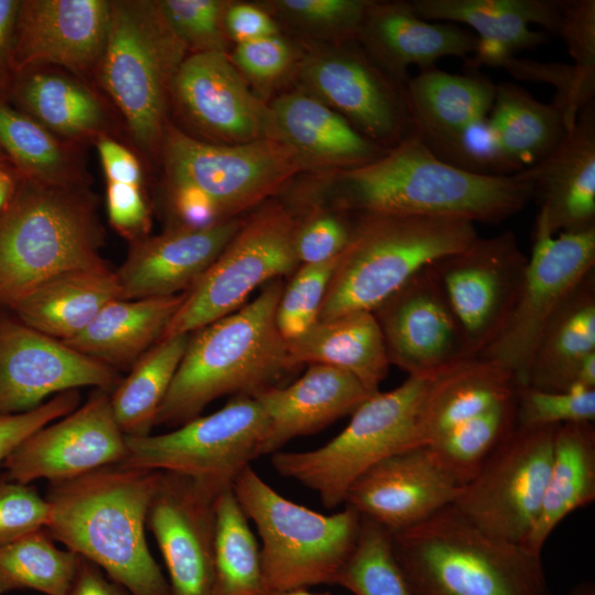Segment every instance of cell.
Masks as SVG:
<instances>
[{"label": "cell", "instance_id": "6da1fadb", "mask_svg": "<svg viewBox=\"0 0 595 595\" xmlns=\"http://www.w3.org/2000/svg\"><path fill=\"white\" fill-rule=\"evenodd\" d=\"M161 472L123 464L48 485L45 527L54 541L98 565L131 595H171L145 539Z\"/></svg>", "mask_w": 595, "mask_h": 595}, {"label": "cell", "instance_id": "7a4b0ae2", "mask_svg": "<svg viewBox=\"0 0 595 595\" xmlns=\"http://www.w3.org/2000/svg\"><path fill=\"white\" fill-rule=\"evenodd\" d=\"M338 203L357 214L429 216L499 223L532 199L531 183L515 174H483L450 164L421 139L336 175Z\"/></svg>", "mask_w": 595, "mask_h": 595}, {"label": "cell", "instance_id": "3957f363", "mask_svg": "<svg viewBox=\"0 0 595 595\" xmlns=\"http://www.w3.org/2000/svg\"><path fill=\"white\" fill-rule=\"evenodd\" d=\"M282 290L273 280L251 302L190 334L155 425L177 428L215 399L252 397L300 367L275 323Z\"/></svg>", "mask_w": 595, "mask_h": 595}, {"label": "cell", "instance_id": "277c9868", "mask_svg": "<svg viewBox=\"0 0 595 595\" xmlns=\"http://www.w3.org/2000/svg\"><path fill=\"white\" fill-rule=\"evenodd\" d=\"M90 186L19 178L0 214V310L61 273L107 267Z\"/></svg>", "mask_w": 595, "mask_h": 595}, {"label": "cell", "instance_id": "5b68a950", "mask_svg": "<svg viewBox=\"0 0 595 595\" xmlns=\"http://www.w3.org/2000/svg\"><path fill=\"white\" fill-rule=\"evenodd\" d=\"M391 538L412 595H550L540 553L485 533L452 505Z\"/></svg>", "mask_w": 595, "mask_h": 595}, {"label": "cell", "instance_id": "8992f818", "mask_svg": "<svg viewBox=\"0 0 595 595\" xmlns=\"http://www.w3.org/2000/svg\"><path fill=\"white\" fill-rule=\"evenodd\" d=\"M187 48L156 0H111L110 22L93 83L107 97L132 149L159 159L172 89Z\"/></svg>", "mask_w": 595, "mask_h": 595}, {"label": "cell", "instance_id": "52a82bcc", "mask_svg": "<svg viewBox=\"0 0 595 595\" xmlns=\"http://www.w3.org/2000/svg\"><path fill=\"white\" fill-rule=\"evenodd\" d=\"M358 216L328 284L318 320L374 312L418 272L463 250L478 237L475 224L465 219Z\"/></svg>", "mask_w": 595, "mask_h": 595}, {"label": "cell", "instance_id": "ba28073f", "mask_svg": "<svg viewBox=\"0 0 595 595\" xmlns=\"http://www.w3.org/2000/svg\"><path fill=\"white\" fill-rule=\"evenodd\" d=\"M234 493L260 537L267 591L336 584L359 534L361 516L345 505L323 515L273 489L251 467L235 480Z\"/></svg>", "mask_w": 595, "mask_h": 595}, {"label": "cell", "instance_id": "9c48e42d", "mask_svg": "<svg viewBox=\"0 0 595 595\" xmlns=\"http://www.w3.org/2000/svg\"><path fill=\"white\" fill-rule=\"evenodd\" d=\"M436 376H409L392 390L377 391L326 444L310 451L273 453V468L314 490L326 508L345 504L350 486L370 467L392 454L420 446L421 415Z\"/></svg>", "mask_w": 595, "mask_h": 595}, {"label": "cell", "instance_id": "30bf717a", "mask_svg": "<svg viewBox=\"0 0 595 595\" xmlns=\"http://www.w3.org/2000/svg\"><path fill=\"white\" fill-rule=\"evenodd\" d=\"M159 159L167 187H186L198 193L219 220L236 217L311 166L278 139L236 144L208 142L170 121L163 131Z\"/></svg>", "mask_w": 595, "mask_h": 595}, {"label": "cell", "instance_id": "8fae6325", "mask_svg": "<svg viewBox=\"0 0 595 595\" xmlns=\"http://www.w3.org/2000/svg\"><path fill=\"white\" fill-rule=\"evenodd\" d=\"M267 432L268 419L258 401L238 396L173 431L126 436L127 455L120 464L182 475L218 496L263 455Z\"/></svg>", "mask_w": 595, "mask_h": 595}, {"label": "cell", "instance_id": "7c38bea8", "mask_svg": "<svg viewBox=\"0 0 595 595\" xmlns=\"http://www.w3.org/2000/svg\"><path fill=\"white\" fill-rule=\"evenodd\" d=\"M298 225L277 204L242 220L220 255L185 292L161 339L191 334L241 307L256 288L293 273L300 264L294 248Z\"/></svg>", "mask_w": 595, "mask_h": 595}, {"label": "cell", "instance_id": "4fadbf2b", "mask_svg": "<svg viewBox=\"0 0 595 595\" xmlns=\"http://www.w3.org/2000/svg\"><path fill=\"white\" fill-rule=\"evenodd\" d=\"M595 228L551 235L534 229V242L512 310L494 340L477 356L510 372L524 387L539 339L560 306L594 271Z\"/></svg>", "mask_w": 595, "mask_h": 595}, {"label": "cell", "instance_id": "5bb4252c", "mask_svg": "<svg viewBox=\"0 0 595 595\" xmlns=\"http://www.w3.org/2000/svg\"><path fill=\"white\" fill-rule=\"evenodd\" d=\"M558 426H516L452 506L485 533L523 544L540 512Z\"/></svg>", "mask_w": 595, "mask_h": 595}, {"label": "cell", "instance_id": "9a60e30c", "mask_svg": "<svg viewBox=\"0 0 595 595\" xmlns=\"http://www.w3.org/2000/svg\"><path fill=\"white\" fill-rule=\"evenodd\" d=\"M528 258L515 234L477 237L430 268L466 342L478 356L497 336L518 295Z\"/></svg>", "mask_w": 595, "mask_h": 595}, {"label": "cell", "instance_id": "2e32d148", "mask_svg": "<svg viewBox=\"0 0 595 595\" xmlns=\"http://www.w3.org/2000/svg\"><path fill=\"white\" fill-rule=\"evenodd\" d=\"M303 78L327 106L378 145L390 150L421 139L405 86L366 52L339 48L316 55L305 63Z\"/></svg>", "mask_w": 595, "mask_h": 595}, {"label": "cell", "instance_id": "e0dca14e", "mask_svg": "<svg viewBox=\"0 0 595 595\" xmlns=\"http://www.w3.org/2000/svg\"><path fill=\"white\" fill-rule=\"evenodd\" d=\"M126 455V435L115 420L110 392L96 389L74 411L24 439L4 459L3 476L21 484L58 483L120 464Z\"/></svg>", "mask_w": 595, "mask_h": 595}, {"label": "cell", "instance_id": "ac0fdd59", "mask_svg": "<svg viewBox=\"0 0 595 595\" xmlns=\"http://www.w3.org/2000/svg\"><path fill=\"white\" fill-rule=\"evenodd\" d=\"M121 379L117 369L0 314V415L32 410L47 397L82 387L111 392Z\"/></svg>", "mask_w": 595, "mask_h": 595}, {"label": "cell", "instance_id": "d6986e66", "mask_svg": "<svg viewBox=\"0 0 595 595\" xmlns=\"http://www.w3.org/2000/svg\"><path fill=\"white\" fill-rule=\"evenodd\" d=\"M372 313L390 365L409 376L439 375L476 357L430 266Z\"/></svg>", "mask_w": 595, "mask_h": 595}, {"label": "cell", "instance_id": "ffe728a7", "mask_svg": "<svg viewBox=\"0 0 595 595\" xmlns=\"http://www.w3.org/2000/svg\"><path fill=\"white\" fill-rule=\"evenodd\" d=\"M172 101L185 121L215 141L274 138L272 115L224 52L193 53L174 79Z\"/></svg>", "mask_w": 595, "mask_h": 595}, {"label": "cell", "instance_id": "44dd1931", "mask_svg": "<svg viewBox=\"0 0 595 595\" xmlns=\"http://www.w3.org/2000/svg\"><path fill=\"white\" fill-rule=\"evenodd\" d=\"M217 497L188 477L161 472L147 528L164 559L171 595H212Z\"/></svg>", "mask_w": 595, "mask_h": 595}, {"label": "cell", "instance_id": "7402d4cb", "mask_svg": "<svg viewBox=\"0 0 595 595\" xmlns=\"http://www.w3.org/2000/svg\"><path fill=\"white\" fill-rule=\"evenodd\" d=\"M110 12L111 0H20L14 72L54 66L93 82Z\"/></svg>", "mask_w": 595, "mask_h": 595}, {"label": "cell", "instance_id": "603a6c76", "mask_svg": "<svg viewBox=\"0 0 595 595\" xmlns=\"http://www.w3.org/2000/svg\"><path fill=\"white\" fill-rule=\"evenodd\" d=\"M462 487L422 445L370 467L350 486L345 505L394 533L453 505Z\"/></svg>", "mask_w": 595, "mask_h": 595}, {"label": "cell", "instance_id": "cb8c5ba5", "mask_svg": "<svg viewBox=\"0 0 595 595\" xmlns=\"http://www.w3.org/2000/svg\"><path fill=\"white\" fill-rule=\"evenodd\" d=\"M238 217L205 227L174 225L162 234L130 244L115 271L121 299L134 300L188 291L241 226Z\"/></svg>", "mask_w": 595, "mask_h": 595}, {"label": "cell", "instance_id": "d4e9b609", "mask_svg": "<svg viewBox=\"0 0 595 595\" xmlns=\"http://www.w3.org/2000/svg\"><path fill=\"white\" fill-rule=\"evenodd\" d=\"M517 173L532 184L539 204L534 229L556 235L595 228V100L553 151Z\"/></svg>", "mask_w": 595, "mask_h": 595}, {"label": "cell", "instance_id": "484cf974", "mask_svg": "<svg viewBox=\"0 0 595 595\" xmlns=\"http://www.w3.org/2000/svg\"><path fill=\"white\" fill-rule=\"evenodd\" d=\"M405 90L423 143L441 160L467 170V138L487 121L496 84L477 68L453 74L434 66L410 77Z\"/></svg>", "mask_w": 595, "mask_h": 595}, {"label": "cell", "instance_id": "4316f807", "mask_svg": "<svg viewBox=\"0 0 595 595\" xmlns=\"http://www.w3.org/2000/svg\"><path fill=\"white\" fill-rule=\"evenodd\" d=\"M7 99L58 138L83 148L105 136L119 139L123 132L118 113L100 89L60 67L17 72Z\"/></svg>", "mask_w": 595, "mask_h": 595}, {"label": "cell", "instance_id": "83f0119b", "mask_svg": "<svg viewBox=\"0 0 595 595\" xmlns=\"http://www.w3.org/2000/svg\"><path fill=\"white\" fill-rule=\"evenodd\" d=\"M356 37L364 43L369 57L404 86L410 79V65L425 69L447 56L467 63L479 46L474 32L450 22L424 20L409 2L372 1Z\"/></svg>", "mask_w": 595, "mask_h": 595}, {"label": "cell", "instance_id": "f1b7e54d", "mask_svg": "<svg viewBox=\"0 0 595 595\" xmlns=\"http://www.w3.org/2000/svg\"><path fill=\"white\" fill-rule=\"evenodd\" d=\"M409 3L424 20L464 23L473 29L479 46L467 65L477 68L482 64L497 67L504 58L544 43L548 34L533 31L530 24L556 35L563 0H414Z\"/></svg>", "mask_w": 595, "mask_h": 595}, {"label": "cell", "instance_id": "f546056e", "mask_svg": "<svg viewBox=\"0 0 595 595\" xmlns=\"http://www.w3.org/2000/svg\"><path fill=\"white\" fill-rule=\"evenodd\" d=\"M376 393V392H375ZM371 394L349 372L321 364L288 387H269L252 396L268 419L263 455L351 414Z\"/></svg>", "mask_w": 595, "mask_h": 595}, {"label": "cell", "instance_id": "4dcf8cb0", "mask_svg": "<svg viewBox=\"0 0 595 595\" xmlns=\"http://www.w3.org/2000/svg\"><path fill=\"white\" fill-rule=\"evenodd\" d=\"M270 110L274 138L293 148L310 165L348 170L370 163L388 151L311 95H283Z\"/></svg>", "mask_w": 595, "mask_h": 595}, {"label": "cell", "instance_id": "1f68e13d", "mask_svg": "<svg viewBox=\"0 0 595 595\" xmlns=\"http://www.w3.org/2000/svg\"><path fill=\"white\" fill-rule=\"evenodd\" d=\"M121 299L115 271L72 270L43 282L8 311L26 326L57 340L77 336L109 302Z\"/></svg>", "mask_w": 595, "mask_h": 595}, {"label": "cell", "instance_id": "d6a6232c", "mask_svg": "<svg viewBox=\"0 0 595 595\" xmlns=\"http://www.w3.org/2000/svg\"><path fill=\"white\" fill-rule=\"evenodd\" d=\"M185 292L175 295L109 302L74 338L73 349L115 369L132 367L164 334Z\"/></svg>", "mask_w": 595, "mask_h": 595}, {"label": "cell", "instance_id": "836d02e7", "mask_svg": "<svg viewBox=\"0 0 595 595\" xmlns=\"http://www.w3.org/2000/svg\"><path fill=\"white\" fill-rule=\"evenodd\" d=\"M288 345L299 366L321 364L345 370L371 393L379 391L389 371L383 336L372 312L318 320Z\"/></svg>", "mask_w": 595, "mask_h": 595}, {"label": "cell", "instance_id": "e575fe53", "mask_svg": "<svg viewBox=\"0 0 595 595\" xmlns=\"http://www.w3.org/2000/svg\"><path fill=\"white\" fill-rule=\"evenodd\" d=\"M487 126L501 174H515L537 164L556 148L567 131L561 111L553 104L537 100L510 82L496 84Z\"/></svg>", "mask_w": 595, "mask_h": 595}, {"label": "cell", "instance_id": "d590c367", "mask_svg": "<svg viewBox=\"0 0 595 595\" xmlns=\"http://www.w3.org/2000/svg\"><path fill=\"white\" fill-rule=\"evenodd\" d=\"M513 376L480 357L437 375L429 390L419 429V445H429L444 432L516 398Z\"/></svg>", "mask_w": 595, "mask_h": 595}, {"label": "cell", "instance_id": "8d00e7d4", "mask_svg": "<svg viewBox=\"0 0 595 595\" xmlns=\"http://www.w3.org/2000/svg\"><path fill=\"white\" fill-rule=\"evenodd\" d=\"M595 500L594 422L559 425L539 516L523 545L540 553L570 513Z\"/></svg>", "mask_w": 595, "mask_h": 595}, {"label": "cell", "instance_id": "74e56055", "mask_svg": "<svg viewBox=\"0 0 595 595\" xmlns=\"http://www.w3.org/2000/svg\"><path fill=\"white\" fill-rule=\"evenodd\" d=\"M593 353L594 271L572 292L545 326L533 353L526 386L544 391L570 390L574 387L580 365Z\"/></svg>", "mask_w": 595, "mask_h": 595}, {"label": "cell", "instance_id": "f35d334b", "mask_svg": "<svg viewBox=\"0 0 595 595\" xmlns=\"http://www.w3.org/2000/svg\"><path fill=\"white\" fill-rule=\"evenodd\" d=\"M0 150L20 178L58 186H90L84 148L67 142L0 98Z\"/></svg>", "mask_w": 595, "mask_h": 595}, {"label": "cell", "instance_id": "ab89813d", "mask_svg": "<svg viewBox=\"0 0 595 595\" xmlns=\"http://www.w3.org/2000/svg\"><path fill=\"white\" fill-rule=\"evenodd\" d=\"M190 334L162 338L148 349L110 392L112 413L126 436L151 434Z\"/></svg>", "mask_w": 595, "mask_h": 595}, {"label": "cell", "instance_id": "60d3db41", "mask_svg": "<svg viewBox=\"0 0 595 595\" xmlns=\"http://www.w3.org/2000/svg\"><path fill=\"white\" fill-rule=\"evenodd\" d=\"M212 595H263L260 547L232 488L215 501Z\"/></svg>", "mask_w": 595, "mask_h": 595}, {"label": "cell", "instance_id": "b9f144b4", "mask_svg": "<svg viewBox=\"0 0 595 595\" xmlns=\"http://www.w3.org/2000/svg\"><path fill=\"white\" fill-rule=\"evenodd\" d=\"M54 542L43 528L0 545V594L66 595L80 556Z\"/></svg>", "mask_w": 595, "mask_h": 595}, {"label": "cell", "instance_id": "7bdbcfd3", "mask_svg": "<svg viewBox=\"0 0 595 595\" xmlns=\"http://www.w3.org/2000/svg\"><path fill=\"white\" fill-rule=\"evenodd\" d=\"M106 182V208L111 227L130 244L149 236L151 212L139 154L115 137L94 144Z\"/></svg>", "mask_w": 595, "mask_h": 595}, {"label": "cell", "instance_id": "ee69618b", "mask_svg": "<svg viewBox=\"0 0 595 595\" xmlns=\"http://www.w3.org/2000/svg\"><path fill=\"white\" fill-rule=\"evenodd\" d=\"M515 428L516 398L455 425L424 446L464 486Z\"/></svg>", "mask_w": 595, "mask_h": 595}, {"label": "cell", "instance_id": "f6af8a7d", "mask_svg": "<svg viewBox=\"0 0 595 595\" xmlns=\"http://www.w3.org/2000/svg\"><path fill=\"white\" fill-rule=\"evenodd\" d=\"M336 584L354 595H412L394 556L391 532L365 517Z\"/></svg>", "mask_w": 595, "mask_h": 595}, {"label": "cell", "instance_id": "bcb514c9", "mask_svg": "<svg viewBox=\"0 0 595 595\" xmlns=\"http://www.w3.org/2000/svg\"><path fill=\"white\" fill-rule=\"evenodd\" d=\"M340 253L321 263L302 264L286 286H283L275 313L282 337L289 342L309 331L318 320L320 311L338 264Z\"/></svg>", "mask_w": 595, "mask_h": 595}, {"label": "cell", "instance_id": "7dc6e473", "mask_svg": "<svg viewBox=\"0 0 595 595\" xmlns=\"http://www.w3.org/2000/svg\"><path fill=\"white\" fill-rule=\"evenodd\" d=\"M595 421V390L573 387L544 391L519 387L516 394V426L545 428Z\"/></svg>", "mask_w": 595, "mask_h": 595}, {"label": "cell", "instance_id": "c3c4849f", "mask_svg": "<svg viewBox=\"0 0 595 595\" xmlns=\"http://www.w3.org/2000/svg\"><path fill=\"white\" fill-rule=\"evenodd\" d=\"M172 31L193 53L225 52V14L221 0H159Z\"/></svg>", "mask_w": 595, "mask_h": 595}, {"label": "cell", "instance_id": "681fc988", "mask_svg": "<svg viewBox=\"0 0 595 595\" xmlns=\"http://www.w3.org/2000/svg\"><path fill=\"white\" fill-rule=\"evenodd\" d=\"M556 35L574 61L576 95L583 108L595 100V0H563Z\"/></svg>", "mask_w": 595, "mask_h": 595}, {"label": "cell", "instance_id": "f907efd6", "mask_svg": "<svg viewBox=\"0 0 595 595\" xmlns=\"http://www.w3.org/2000/svg\"><path fill=\"white\" fill-rule=\"evenodd\" d=\"M372 1L280 0L274 6L288 19L343 39L356 37Z\"/></svg>", "mask_w": 595, "mask_h": 595}, {"label": "cell", "instance_id": "816d5d0a", "mask_svg": "<svg viewBox=\"0 0 595 595\" xmlns=\"http://www.w3.org/2000/svg\"><path fill=\"white\" fill-rule=\"evenodd\" d=\"M50 506L36 488L0 477V545L46 527Z\"/></svg>", "mask_w": 595, "mask_h": 595}, {"label": "cell", "instance_id": "f5cc1de1", "mask_svg": "<svg viewBox=\"0 0 595 595\" xmlns=\"http://www.w3.org/2000/svg\"><path fill=\"white\" fill-rule=\"evenodd\" d=\"M354 225L343 215L321 213L298 225L294 239L302 264L321 263L337 257L347 246Z\"/></svg>", "mask_w": 595, "mask_h": 595}, {"label": "cell", "instance_id": "db71d44e", "mask_svg": "<svg viewBox=\"0 0 595 595\" xmlns=\"http://www.w3.org/2000/svg\"><path fill=\"white\" fill-rule=\"evenodd\" d=\"M80 402L78 390L53 396L41 405L17 414L0 415V465L29 435L74 411Z\"/></svg>", "mask_w": 595, "mask_h": 595}, {"label": "cell", "instance_id": "11a10c76", "mask_svg": "<svg viewBox=\"0 0 595 595\" xmlns=\"http://www.w3.org/2000/svg\"><path fill=\"white\" fill-rule=\"evenodd\" d=\"M293 57L290 44L277 34L237 44L231 61L244 75L262 85L286 73Z\"/></svg>", "mask_w": 595, "mask_h": 595}, {"label": "cell", "instance_id": "9f6ffc18", "mask_svg": "<svg viewBox=\"0 0 595 595\" xmlns=\"http://www.w3.org/2000/svg\"><path fill=\"white\" fill-rule=\"evenodd\" d=\"M227 36L238 44L277 35V25L261 8L249 3L229 4L225 14Z\"/></svg>", "mask_w": 595, "mask_h": 595}, {"label": "cell", "instance_id": "6f0895ef", "mask_svg": "<svg viewBox=\"0 0 595 595\" xmlns=\"http://www.w3.org/2000/svg\"><path fill=\"white\" fill-rule=\"evenodd\" d=\"M20 0H0V98H7L14 77V28Z\"/></svg>", "mask_w": 595, "mask_h": 595}, {"label": "cell", "instance_id": "680465c9", "mask_svg": "<svg viewBox=\"0 0 595 595\" xmlns=\"http://www.w3.org/2000/svg\"><path fill=\"white\" fill-rule=\"evenodd\" d=\"M80 556V555H79ZM66 595H131L91 561L80 556Z\"/></svg>", "mask_w": 595, "mask_h": 595}, {"label": "cell", "instance_id": "91938a15", "mask_svg": "<svg viewBox=\"0 0 595 595\" xmlns=\"http://www.w3.org/2000/svg\"><path fill=\"white\" fill-rule=\"evenodd\" d=\"M19 175L12 165L0 166V214L13 195L19 182Z\"/></svg>", "mask_w": 595, "mask_h": 595}, {"label": "cell", "instance_id": "94428289", "mask_svg": "<svg viewBox=\"0 0 595 595\" xmlns=\"http://www.w3.org/2000/svg\"><path fill=\"white\" fill-rule=\"evenodd\" d=\"M574 387L595 390V353L588 355L580 365Z\"/></svg>", "mask_w": 595, "mask_h": 595}, {"label": "cell", "instance_id": "6125c7cd", "mask_svg": "<svg viewBox=\"0 0 595 595\" xmlns=\"http://www.w3.org/2000/svg\"><path fill=\"white\" fill-rule=\"evenodd\" d=\"M569 595H595V584L591 581L581 582Z\"/></svg>", "mask_w": 595, "mask_h": 595}, {"label": "cell", "instance_id": "be15d7a7", "mask_svg": "<svg viewBox=\"0 0 595 595\" xmlns=\"http://www.w3.org/2000/svg\"><path fill=\"white\" fill-rule=\"evenodd\" d=\"M263 595H328V594H315L309 592L306 588H296L289 591H267Z\"/></svg>", "mask_w": 595, "mask_h": 595}, {"label": "cell", "instance_id": "e7e4bbea", "mask_svg": "<svg viewBox=\"0 0 595 595\" xmlns=\"http://www.w3.org/2000/svg\"><path fill=\"white\" fill-rule=\"evenodd\" d=\"M10 164L3 152L0 150V166ZM11 165V164H10Z\"/></svg>", "mask_w": 595, "mask_h": 595}]
</instances>
